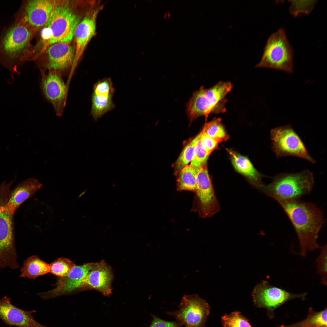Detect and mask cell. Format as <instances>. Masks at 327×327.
Listing matches in <instances>:
<instances>
[{
  "label": "cell",
  "mask_w": 327,
  "mask_h": 327,
  "mask_svg": "<svg viewBox=\"0 0 327 327\" xmlns=\"http://www.w3.org/2000/svg\"><path fill=\"white\" fill-rule=\"evenodd\" d=\"M293 226L299 240L301 255L320 248L317 241L319 233L325 223L322 211L315 204L292 200L278 203Z\"/></svg>",
  "instance_id": "cell-1"
},
{
  "label": "cell",
  "mask_w": 327,
  "mask_h": 327,
  "mask_svg": "<svg viewBox=\"0 0 327 327\" xmlns=\"http://www.w3.org/2000/svg\"><path fill=\"white\" fill-rule=\"evenodd\" d=\"M34 33L15 20L3 29L0 35V64L12 74H19V68L31 57L30 42Z\"/></svg>",
  "instance_id": "cell-2"
},
{
  "label": "cell",
  "mask_w": 327,
  "mask_h": 327,
  "mask_svg": "<svg viewBox=\"0 0 327 327\" xmlns=\"http://www.w3.org/2000/svg\"><path fill=\"white\" fill-rule=\"evenodd\" d=\"M76 5L70 1L56 0L47 22L41 31V52L53 44L72 41L77 26L84 16L77 12Z\"/></svg>",
  "instance_id": "cell-3"
},
{
  "label": "cell",
  "mask_w": 327,
  "mask_h": 327,
  "mask_svg": "<svg viewBox=\"0 0 327 327\" xmlns=\"http://www.w3.org/2000/svg\"><path fill=\"white\" fill-rule=\"evenodd\" d=\"M314 183L312 173L306 170L297 173L279 174L273 178L271 183L264 186L260 190L278 203L300 199L310 193Z\"/></svg>",
  "instance_id": "cell-4"
},
{
  "label": "cell",
  "mask_w": 327,
  "mask_h": 327,
  "mask_svg": "<svg viewBox=\"0 0 327 327\" xmlns=\"http://www.w3.org/2000/svg\"><path fill=\"white\" fill-rule=\"evenodd\" d=\"M232 88L231 82L220 81L209 89L202 86L194 92L187 106L190 122L201 116L207 119L210 114L225 112L227 101L225 96Z\"/></svg>",
  "instance_id": "cell-5"
},
{
  "label": "cell",
  "mask_w": 327,
  "mask_h": 327,
  "mask_svg": "<svg viewBox=\"0 0 327 327\" xmlns=\"http://www.w3.org/2000/svg\"><path fill=\"white\" fill-rule=\"evenodd\" d=\"M293 52L285 30L280 28L271 35L264 48L263 54L256 67L269 68L292 73Z\"/></svg>",
  "instance_id": "cell-6"
},
{
  "label": "cell",
  "mask_w": 327,
  "mask_h": 327,
  "mask_svg": "<svg viewBox=\"0 0 327 327\" xmlns=\"http://www.w3.org/2000/svg\"><path fill=\"white\" fill-rule=\"evenodd\" d=\"M272 150L277 157L292 156L312 163L315 160L309 154L302 140L290 125L272 129L270 133Z\"/></svg>",
  "instance_id": "cell-7"
},
{
  "label": "cell",
  "mask_w": 327,
  "mask_h": 327,
  "mask_svg": "<svg viewBox=\"0 0 327 327\" xmlns=\"http://www.w3.org/2000/svg\"><path fill=\"white\" fill-rule=\"evenodd\" d=\"M176 311L166 313L174 317L182 327H205L210 307L197 294L184 295Z\"/></svg>",
  "instance_id": "cell-8"
},
{
  "label": "cell",
  "mask_w": 327,
  "mask_h": 327,
  "mask_svg": "<svg viewBox=\"0 0 327 327\" xmlns=\"http://www.w3.org/2000/svg\"><path fill=\"white\" fill-rule=\"evenodd\" d=\"M196 188L191 211L201 218L210 217L218 212L220 207L216 196L206 164L197 170Z\"/></svg>",
  "instance_id": "cell-9"
},
{
  "label": "cell",
  "mask_w": 327,
  "mask_h": 327,
  "mask_svg": "<svg viewBox=\"0 0 327 327\" xmlns=\"http://www.w3.org/2000/svg\"><path fill=\"white\" fill-rule=\"evenodd\" d=\"M56 2L53 0L24 1L14 15L15 20L23 23L35 32L46 24Z\"/></svg>",
  "instance_id": "cell-10"
},
{
  "label": "cell",
  "mask_w": 327,
  "mask_h": 327,
  "mask_svg": "<svg viewBox=\"0 0 327 327\" xmlns=\"http://www.w3.org/2000/svg\"><path fill=\"white\" fill-rule=\"evenodd\" d=\"M13 216L6 207L0 214V272L6 267L13 269L19 267L15 245Z\"/></svg>",
  "instance_id": "cell-11"
},
{
  "label": "cell",
  "mask_w": 327,
  "mask_h": 327,
  "mask_svg": "<svg viewBox=\"0 0 327 327\" xmlns=\"http://www.w3.org/2000/svg\"><path fill=\"white\" fill-rule=\"evenodd\" d=\"M103 8L99 1H96L75 28L73 37L75 43V68L89 43L96 34L97 17Z\"/></svg>",
  "instance_id": "cell-12"
},
{
  "label": "cell",
  "mask_w": 327,
  "mask_h": 327,
  "mask_svg": "<svg viewBox=\"0 0 327 327\" xmlns=\"http://www.w3.org/2000/svg\"><path fill=\"white\" fill-rule=\"evenodd\" d=\"M96 263L75 266L66 276L59 277L56 287L50 290L38 294L44 300L66 295L80 291L83 282Z\"/></svg>",
  "instance_id": "cell-13"
},
{
  "label": "cell",
  "mask_w": 327,
  "mask_h": 327,
  "mask_svg": "<svg viewBox=\"0 0 327 327\" xmlns=\"http://www.w3.org/2000/svg\"><path fill=\"white\" fill-rule=\"evenodd\" d=\"M41 71V88L43 94L52 105L56 114L61 116L65 105L67 90L63 76L55 70H48L47 73Z\"/></svg>",
  "instance_id": "cell-14"
},
{
  "label": "cell",
  "mask_w": 327,
  "mask_h": 327,
  "mask_svg": "<svg viewBox=\"0 0 327 327\" xmlns=\"http://www.w3.org/2000/svg\"><path fill=\"white\" fill-rule=\"evenodd\" d=\"M69 42H59L49 46L45 50L47 60L41 71L55 70L63 76L68 75L75 69L74 46Z\"/></svg>",
  "instance_id": "cell-15"
},
{
  "label": "cell",
  "mask_w": 327,
  "mask_h": 327,
  "mask_svg": "<svg viewBox=\"0 0 327 327\" xmlns=\"http://www.w3.org/2000/svg\"><path fill=\"white\" fill-rule=\"evenodd\" d=\"M306 293L293 294L286 290L270 285L263 280L257 284L252 292L253 301L259 307L273 309L290 299L304 298Z\"/></svg>",
  "instance_id": "cell-16"
},
{
  "label": "cell",
  "mask_w": 327,
  "mask_h": 327,
  "mask_svg": "<svg viewBox=\"0 0 327 327\" xmlns=\"http://www.w3.org/2000/svg\"><path fill=\"white\" fill-rule=\"evenodd\" d=\"M115 91L111 78L99 80L94 84L91 113L95 121L115 107L112 101Z\"/></svg>",
  "instance_id": "cell-17"
},
{
  "label": "cell",
  "mask_w": 327,
  "mask_h": 327,
  "mask_svg": "<svg viewBox=\"0 0 327 327\" xmlns=\"http://www.w3.org/2000/svg\"><path fill=\"white\" fill-rule=\"evenodd\" d=\"M33 310L26 311L11 303L6 296L0 299V319L5 324L16 327H48L41 324L34 319Z\"/></svg>",
  "instance_id": "cell-18"
},
{
  "label": "cell",
  "mask_w": 327,
  "mask_h": 327,
  "mask_svg": "<svg viewBox=\"0 0 327 327\" xmlns=\"http://www.w3.org/2000/svg\"><path fill=\"white\" fill-rule=\"evenodd\" d=\"M113 279L110 267L103 260L96 263L84 280L80 291L94 289L105 296L112 293L111 284Z\"/></svg>",
  "instance_id": "cell-19"
},
{
  "label": "cell",
  "mask_w": 327,
  "mask_h": 327,
  "mask_svg": "<svg viewBox=\"0 0 327 327\" xmlns=\"http://www.w3.org/2000/svg\"><path fill=\"white\" fill-rule=\"evenodd\" d=\"M42 187L38 180L30 178L17 185L10 193L6 208L14 215L20 206L33 196Z\"/></svg>",
  "instance_id": "cell-20"
},
{
  "label": "cell",
  "mask_w": 327,
  "mask_h": 327,
  "mask_svg": "<svg viewBox=\"0 0 327 327\" xmlns=\"http://www.w3.org/2000/svg\"><path fill=\"white\" fill-rule=\"evenodd\" d=\"M231 156L232 164L238 172L244 175L255 187L261 189L264 185L261 179L263 176L255 168L246 157L226 149Z\"/></svg>",
  "instance_id": "cell-21"
},
{
  "label": "cell",
  "mask_w": 327,
  "mask_h": 327,
  "mask_svg": "<svg viewBox=\"0 0 327 327\" xmlns=\"http://www.w3.org/2000/svg\"><path fill=\"white\" fill-rule=\"evenodd\" d=\"M50 269L49 264L33 255L24 261L19 277L35 279L50 272Z\"/></svg>",
  "instance_id": "cell-22"
},
{
  "label": "cell",
  "mask_w": 327,
  "mask_h": 327,
  "mask_svg": "<svg viewBox=\"0 0 327 327\" xmlns=\"http://www.w3.org/2000/svg\"><path fill=\"white\" fill-rule=\"evenodd\" d=\"M197 170L190 165H187L179 173L177 180L178 191H188L195 193L196 188Z\"/></svg>",
  "instance_id": "cell-23"
},
{
  "label": "cell",
  "mask_w": 327,
  "mask_h": 327,
  "mask_svg": "<svg viewBox=\"0 0 327 327\" xmlns=\"http://www.w3.org/2000/svg\"><path fill=\"white\" fill-rule=\"evenodd\" d=\"M202 131L219 143L226 140L229 137L220 118H215L206 123Z\"/></svg>",
  "instance_id": "cell-24"
},
{
  "label": "cell",
  "mask_w": 327,
  "mask_h": 327,
  "mask_svg": "<svg viewBox=\"0 0 327 327\" xmlns=\"http://www.w3.org/2000/svg\"><path fill=\"white\" fill-rule=\"evenodd\" d=\"M201 134V132L184 148L174 165L176 174L178 175L181 170L193 160L196 144Z\"/></svg>",
  "instance_id": "cell-25"
},
{
  "label": "cell",
  "mask_w": 327,
  "mask_h": 327,
  "mask_svg": "<svg viewBox=\"0 0 327 327\" xmlns=\"http://www.w3.org/2000/svg\"><path fill=\"white\" fill-rule=\"evenodd\" d=\"M49 265L50 272L62 277L66 276L76 265L68 259L61 257L49 264Z\"/></svg>",
  "instance_id": "cell-26"
},
{
  "label": "cell",
  "mask_w": 327,
  "mask_h": 327,
  "mask_svg": "<svg viewBox=\"0 0 327 327\" xmlns=\"http://www.w3.org/2000/svg\"><path fill=\"white\" fill-rule=\"evenodd\" d=\"M201 134L196 144L194 157L190 165L197 170L200 167L206 164L210 154L206 150L201 140Z\"/></svg>",
  "instance_id": "cell-27"
},
{
  "label": "cell",
  "mask_w": 327,
  "mask_h": 327,
  "mask_svg": "<svg viewBox=\"0 0 327 327\" xmlns=\"http://www.w3.org/2000/svg\"><path fill=\"white\" fill-rule=\"evenodd\" d=\"M317 0H290V6L289 12L294 17L300 13L309 14L311 12L317 2Z\"/></svg>",
  "instance_id": "cell-28"
},
{
  "label": "cell",
  "mask_w": 327,
  "mask_h": 327,
  "mask_svg": "<svg viewBox=\"0 0 327 327\" xmlns=\"http://www.w3.org/2000/svg\"><path fill=\"white\" fill-rule=\"evenodd\" d=\"M222 322L224 327H253L248 320L238 312L223 316Z\"/></svg>",
  "instance_id": "cell-29"
},
{
  "label": "cell",
  "mask_w": 327,
  "mask_h": 327,
  "mask_svg": "<svg viewBox=\"0 0 327 327\" xmlns=\"http://www.w3.org/2000/svg\"><path fill=\"white\" fill-rule=\"evenodd\" d=\"M327 309L310 315L296 327H327Z\"/></svg>",
  "instance_id": "cell-30"
},
{
  "label": "cell",
  "mask_w": 327,
  "mask_h": 327,
  "mask_svg": "<svg viewBox=\"0 0 327 327\" xmlns=\"http://www.w3.org/2000/svg\"><path fill=\"white\" fill-rule=\"evenodd\" d=\"M321 252L316 260L318 272L321 278L322 283L327 284V245L322 247Z\"/></svg>",
  "instance_id": "cell-31"
},
{
  "label": "cell",
  "mask_w": 327,
  "mask_h": 327,
  "mask_svg": "<svg viewBox=\"0 0 327 327\" xmlns=\"http://www.w3.org/2000/svg\"><path fill=\"white\" fill-rule=\"evenodd\" d=\"M13 182L12 181L6 184L4 181L0 185V214L5 209V205L10 193V187Z\"/></svg>",
  "instance_id": "cell-32"
},
{
  "label": "cell",
  "mask_w": 327,
  "mask_h": 327,
  "mask_svg": "<svg viewBox=\"0 0 327 327\" xmlns=\"http://www.w3.org/2000/svg\"><path fill=\"white\" fill-rule=\"evenodd\" d=\"M201 132L200 139L202 143L206 150L210 154L217 148L219 143L214 139L203 133L202 131Z\"/></svg>",
  "instance_id": "cell-33"
},
{
  "label": "cell",
  "mask_w": 327,
  "mask_h": 327,
  "mask_svg": "<svg viewBox=\"0 0 327 327\" xmlns=\"http://www.w3.org/2000/svg\"><path fill=\"white\" fill-rule=\"evenodd\" d=\"M153 320L148 327H182L176 321L170 322L162 319L152 315Z\"/></svg>",
  "instance_id": "cell-34"
},
{
  "label": "cell",
  "mask_w": 327,
  "mask_h": 327,
  "mask_svg": "<svg viewBox=\"0 0 327 327\" xmlns=\"http://www.w3.org/2000/svg\"></svg>",
  "instance_id": "cell-35"
}]
</instances>
